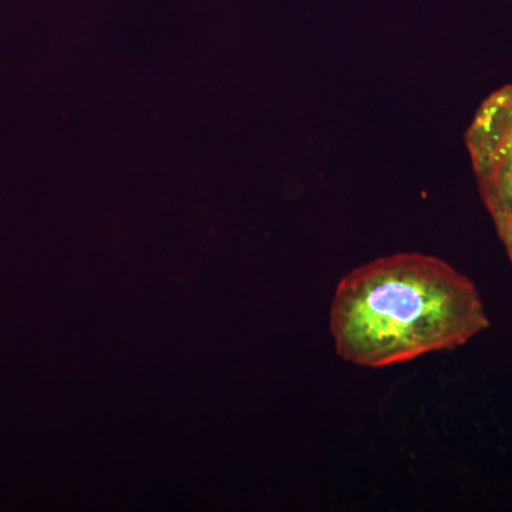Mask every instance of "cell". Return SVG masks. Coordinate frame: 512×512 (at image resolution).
I'll list each match as a JSON object with an SVG mask.
<instances>
[{
	"mask_svg": "<svg viewBox=\"0 0 512 512\" xmlns=\"http://www.w3.org/2000/svg\"><path fill=\"white\" fill-rule=\"evenodd\" d=\"M466 143L481 198L512 265V84L480 104Z\"/></svg>",
	"mask_w": 512,
	"mask_h": 512,
	"instance_id": "2",
	"label": "cell"
},
{
	"mask_svg": "<svg viewBox=\"0 0 512 512\" xmlns=\"http://www.w3.org/2000/svg\"><path fill=\"white\" fill-rule=\"evenodd\" d=\"M329 323L340 359L369 369L460 348L490 328L473 281L416 252L382 256L343 276Z\"/></svg>",
	"mask_w": 512,
	"mask_h": 512,
	"instance_id": "1",
	"label": "cell"
}]
</instances>
